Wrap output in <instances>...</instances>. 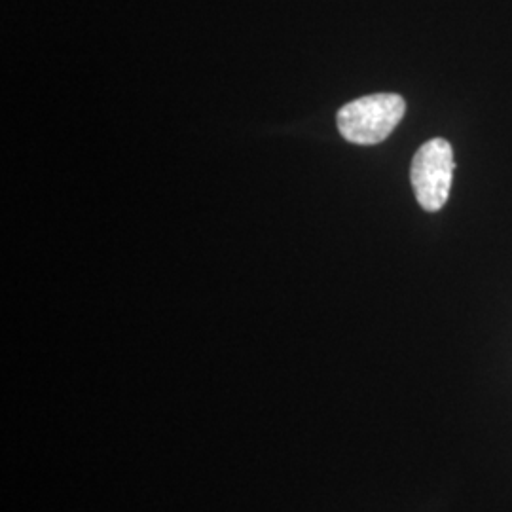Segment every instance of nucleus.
Returning <instances> with one entry per match:
<instances>
[{
	"instance_id": "obj_1",
	"label": "nucleus",
	"mask_w": 512,
	"mask_h": 512,
	"mask_svg": "<svg viewBox=\"0 0 512 512\" xmlns=\"http://www.w3.org/2000/svg\"><path fill=\"white\" fill-rule=\"evenodd\" d=\"M406 103L397 93L359 97L338 112V129L353 145H378L399 126Z\"/></svg>"
},
{
	"instance_id": "obj_2",
	"label": "nucleus",
	"mask_w": 512,
	"mask_h": 512,
	"mask_svg": "<svg viewBox=\"0 0 512 512\" xmlns=\"http://www.w3.org/2000/svg\"><path fill=\"white\" fill-rule=\"evenodd\" d=\"M454 169V150L446 139H431L416 152L410 167V181L416 200L425 211L437 213L446 205Z\"/></svg>"
}]
</instances>
